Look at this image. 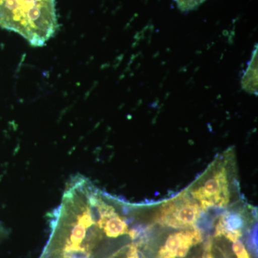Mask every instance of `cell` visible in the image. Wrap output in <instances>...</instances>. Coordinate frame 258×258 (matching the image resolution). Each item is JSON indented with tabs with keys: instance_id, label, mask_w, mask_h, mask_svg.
Segmentation results:
<instances>
[{
	"instance_id": "cell-1",
	"label": "cell",
	"mask_w": 258,
	"mask_h": 258,
	"mask_svg": "<svg viewBox=\"0 0 258 258\" xmlns=\"http://www.w3.org/2000/svg\"><path fill=\"white\" fill-rule=\"evenodd\" d=\"M0 27L42 46L58 28L55 0H0Z\"/></svg>"
},
{
	"instance_id": "cell-2",
	"label": "cell",
	"mask_w": 258,
	"mask_h": 258,
	"mask_svg": "<svg viewBox=\"0 0 258 258\" xmlns=\"http://www.w3.org/2000/svg\"><path fill=\"white\" fill-rule=\"evenodd\" d=\"M202 241L203 236L198 229L174 232L158 249L157 258H186L192 247Z\"/></svg>"
},
{
	"instance_id": "cell-3",
	"label": "cell",
	"mask_w": 258,
	"mask_h": 258,
	"mask_svg": "<svg viewBox=\"0 0 258 258\" xmlns=\"http://www.w3.org/2000/svg\"><path fill=\"white\" fill-rule=\"evenodd\" d=\"M227 179L225 168H222L204 183L203 186L194 191V196L198 198L204 208L225 205L228 201Z\"/></svg>"
},
{
	"instance_id": "cell-4",
	"label": "cell",
	"mask_w": 258,
	"mask_h": 258,
	"mask_svg": "<svg viewBox=\"0 0 258 258\" xmlns=\"http://www.w3.org/2000/svg\"><path fill=\"white\" fill-rule=\"evenodd\" d=\"M196 203L184 201L180 204H170L161 215V221L175 228L191 227L200 216V209Z\"/></svg>"
},
{
	"instance_id": "cell-5",
	"label": "cell",
	"mask_w": 258,
	"mask_h": 258,
	"mask_svg": "<svg viewBox=\"0 0 258 258\" xmlns=\"http://www.w3.org/2000/svg\"><path fill=\"white\" fill-rule=\"evenodd\" d=\"M241 85L246 92L257 95V46L252 52L247 70L242 76Z\"/></svg>"
},
{
	"instance_id": "cell-6",
	"label": "cell",
	"mask_w": 258,
	"mask_h": 258,
	"mask_svg": "<svg viewBox=\"0 0 258 258\" xmlns=\"http://www.w3.org/2000/svg\"><path fill=\"white\" fill-rule=\"evenodd\" d=\"M178 8L181 12H189L196 10L206 0H174Z\"/></svg>"
},
{
	"instance_id": "cell-7",
	"label": "cell",
	"mask_w": 258,
	"mask_h": 258,
	"mask_svg": "<svg viewBox=\"0 0 258 258\" xmlns=\"http://www.w3.org/2000/svg\"><path fill=\"white\" fill-rule=\"evenodd\" d=\"M211 244H209L208 247L205 249L204 252L203 257L202 258H215V256L213 255L211 251Z\"/></svg>"
}]
</instances>
